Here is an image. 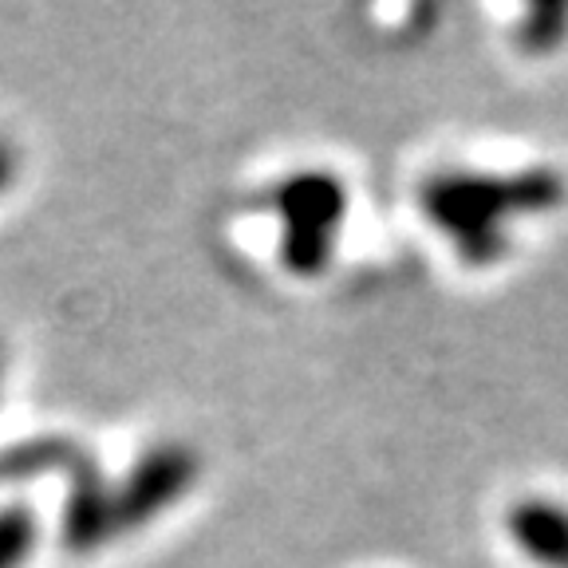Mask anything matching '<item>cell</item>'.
<instances>
[{
    "label": "cell",
    "mask_w": 568,
    "mask_h": 568,
    "mask_svg": "<svg viewBox=\"0 0 568 568\" xmlns=\"http://www.w3.org/2000/svg\"><path fill=\"white\" fill-rule=\"evenodd\" d=\"M568 202L557 166L521 170H438L418 186L426 222L446 233L462 265L489 268L509 257V241L525 217H545Z\"/></svg>",
    "instance_id": "6da1fadb"
},
{
    "label": "cell",
    "mask_w": 568,
    "mask_h": 568,
    "mask_svg": "<svg viewBox=\"0 0 568 568\" xmlns=\"http://www.w3.org/2000/svg\"><path fill=\"white\" fill-rule=\"evenodd\" d=\"M281 217V265L296 276H320L336 257V233L347 213V186L332 170H296L265 194Z\"/></svg>",
    "instance_id": "7a4b0ae2"
},
{
    "label": "cell",
    "mask_w": 568,
    "mask_h": 568,
    "mask_svg": "<svg viewBox=\"0 0 568 568\" xmlns=\"http://www.w3.org/2000/svg\"><path fill=\"white\" fill-rule=\"evenodd\" d=\"M197 474H202V458L194 446L162 443L146 450L123 478V486L115 489V532L139 529L166 514L178 497H186L197 486Z\"/></svg>",
    "instance_id": "3957f363"
},
{
    "label": "cell",
    "mask_w": 568,
    "mask_h": 568,
    "mask_svg": "<svg viewBox=\"0 0 568 568\" xmlns=\"http://www.w3.org/2000/svg\"><path fill=\"white\" fill-rule=\"evenodd\" d=\"M68 478L71 489L63 506V545L71 552H91L115 532V489L106 486L88 454L71 466Z\"/></svg>",
    "instance_id": "277c9868"
},
{
    "label": "cell",
    "mask_w": 568,
    "mask_h": 568,
    "mask_svg": "<svg viewBox=\"0 0 568 568\" xmlns=\"http://www.w3.org/2000/svg\"><path fill=\"white\" fill-rule=\"evenodd\" d=\"M506 532L525 560L568 568V506L557 497H517L506 514Z\"/></svg>",
    "instance_id": "5b68a950"
},
{
    "label": "cell",
    "mask_w": 568,
    "mask_h": 568,
    "mask_svg": "<svg viewBox=\"0 0 568 568\" xmlns=\"http://www.w3.org/2000/svg\"><path fill=\"white\" fill-rule=\"evenodd\" d=\"M83 458V450L71 438H24L17 446L0 450V486L44 478V474H71V466Z\"/></svg>",
    "instance_id": "8992f818"
},
{
    "label": "cell",
    "mask_w": 568,
    "mask_h": 568,
    "mask_svg": "<svg viewBox=\"0 0 568 568\" xmlns=\"http://www.w3.org/2000/svg\"><path fill=\"white\" fill-rule=\"evenodd\" d=\"M517 36H521L525 52H552L557 44H565L568 36V4H537V9H529Z\"/></svg>",
    "instance_id": "52a82bcc"
},
{
    "label": "cell",
    "mask_w": 568,
    "mask_h": 568,
    "mask_svg": "<svg viewBox=\"0 0 568 568\" xmlns=\"http://www.w3.org/2000/svg\"><path fill=\"white\" fill-rule=\"evenodd\" d=\"M36 514L24 506L0 509V568H20L28 560V552L36 549Z\"/></svg>",
    "instance_id": "ba28073f"
},
{
    "label": "cell",
    "mask_w": 568,
    "mask_h": 568,
    "mask_svg": "<svg viewBox=\"0 0 568 568\" xmlns=\"http://www.w3.org/2000/svg\"><path fill=\"white\" fill-rule=\"evenodd\" d=\"M12 174H17V151H12L9 139H0V190L9 186Z\"/></svg>",
    "instance_id": "9c48e42d"
}]
</instances>
